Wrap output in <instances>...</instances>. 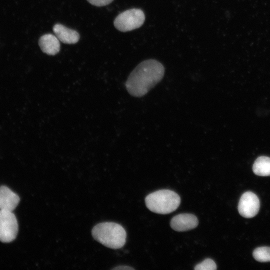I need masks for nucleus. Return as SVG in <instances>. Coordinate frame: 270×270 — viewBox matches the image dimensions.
<instances>
[{
	"label": "nucleus",
	"mask_w": 270,
	"mask_h": 270,
	"mask_svg": "<svg viewBox=\"0 0 270 270\" xmlns=\"http://www.w3.org/2000/svg\"><path fill=\"white\" fill-rule=\"evenodd\" d=\"M164 74V68L158 61L154 59L144 60L130 74L126 88L131 96L142 97L162 80Z\"/></svg>",
	"instance_id": "f257e3e1"
},
{
	"label": "nucleus",
	"mask_w": 270,
	"mask_h": 270,
	"mask_svg": "<svg viewBox=\"0 0 270 270\" xmlns=\"http://www.w3.org/2000/svg\"><path fill=\"white\" fill-rule=\"evenodd\" d=\"M94 238L106 247L118 249L122 248L126 242V234L120 224L113 222H104L92 228Z\"/></svg>",
	"instance_id": "f03ea898"
},
{
	"label": "nucleus",
	"mask_w": 270,
	"mask_h": 270,
	"mask_svg": "<svg viewBox=\"0 0 270 270\" xmlns=\"http://www.w3.org/2000/svg\"><path fill=\"white\" fill-rule=\"evenodd\" d=\"M146 207L152 212L159 214H168L174 211L180 203L179 195L172 190H156L145 198Z\"/></svg>",
	"instance_id": "7ed1b4c3"
},
{
	"label": "nucleus",
	"mask_w": 270,
	"mask_h": 270,
	"mask_svg": "<svg viewBox=\"0 0 270 270\" xmlns=\"http://www.w3.org/2000/svg\"><path fill=\"white\" fill-rule=\"evenodd\" d=\"M145 20L143 11L139 8H131L120 14L114 19V24L118 30L126 32L141 26Z\"/></svg>",
	"instance_id": "20e7f679"
},
{
	"label": "nucleus",
	"mask_w": 270,
	"mask_h": 270,
	"mask_svg": "<svg viewBox=\"0 0 270 270\" xmlns=\"http://www.w3.org/2000/svg\"><path fill=\"white\" fill-rule=\"evenodd\" d=\"M18 223L12 211L0 210V241L10 242L16 237Z\"/></svg>",
	"instance_id": "39448f33"
},
{
	"label": "nucleus",
	"mask_w": 270,
	"mask_h": 270,
	"mask_svg": "<svg viewBox=\"0 0 270 270\" xmlns=\"http://www.w3.org/2000/svg\"><path fill=\"white\" fill-rule=\"evenodd\" d=\"M260 206V200L257 196L251 192H246L240 198L238 210L243 217L251 218L258 214Z\"/></svg>",
	"instance_id": "423d86ee"
},
{
	"label": "nucleus",
	"mask_w": 270,
	"mask_h": 270,
	"mask_svg": "<svg viewBox=\"0 0 270 270\" xmlns=\"http://www.w3.org/2000/svg\"><path fill=\"white\" fill-rule=\"evenodd\" d=\"M198 224L197 217L192 214H180L173 217L170 222L171 228L177 232H184L196 228Z\"/></svg>",
	"instance_id": "0eeeda50"
},
{
	"label": "nucleus",
	"mask_w": 270,
	"mask_h": 270,
	"mask_svg": "<svg viewBox=\"0 0 270 270\" xmlns=\"http://www.w3.org/2000/svg\"><path fill=\"white\" fill-rule=\"evenodd\" d=\"M20 201L19 196L6 186H0V210L12 211Z\"/></svg>",
	"instance_id": "6e6552de"
},
{
	"label": "nucleus",
	"mask_w": 270,
	"mask_h": 270,
	"mask_svg": "<svg viewBox=\"0 0 270 270\" xmlns=\"http://www.w3.org/2000/svg\"><path fill=\"white\" fill-rule=\"evenodd\" d=\"M53 32L59 40L64 44H74L80 39V34L76 31L60 24L54 26Z\"/></svg>",
	"instance_id": "1a4fd4ad"
},
{
	"label": "nucleus",
	"mask_w": 270,
	"mask_h": 270,
	"mask_svg": "<svg viewBox=\"0 0 270 270\" xmlns=\"http://www.w3.org/2000/svg\"><path fill=\"white\" fill-rule=\"evenodd\" d=\"M41 50L47 54L55 55L60 50V40L56 36L51 34L42 36L38 41Z\"/></svg>",
	"instance_id": "9d476101"
},
{
	"label": "nucleus",
	"mask_w": 270,
	"mask_h": 270,
	"mask_svg": "<svg viewBox=\"0 0 270 270\" xmlns=\"http://www.w3.org/2000/svg\"><path fill=\"white\" fill-rule=\"evenodd\" d=\"M254 172L260 176H270V158L265 156L258 157L252 166Z\"/></svg>",
	"instance_id": "9b49d317"
},
{
	"label": "nucleus",
	"mask_w": 270,
	"mask_h": 270,
	"mask_svg": "<svg viewBox=\"0 0 270 270\" xmlns=\"http://www.w3.org/2000/svg\"><path fill=\"white\" fill-rule=\"evenodd\" d=\"M253 256L260 262H270V247L262 246L256 248L253 252Z\"/></svg>",
	"instance_id": "f8f14e48"
},
{
	"label": "nucleus",
	"mask_w": 270,
	"mask_h": 270,
	"mask_svg": "<svg viewBox=\"0 0 270 270\" xmlns=\"http://www.w3.org/2000/svg\"><path fill=\"white\" fill-rule=\"evenodd\" d=\"M194 269L195 270H216V265L212 259L208 258L196 264Z\"/></svg>",
	"instance_id": "ddd939ff"
},
{
	"label": "nucleus",
	"mask_w": 270,
	"mask_h": 270,
	"mask_svg": "<svg viewBox=\"0 0 270 270\" xmlns=\"http://www.w3.org/2000/svg\"><path fill=\"white\" fill-rule=\"evenodd\" d=\"M92 5L102 6L108 5L112 2L113 0H87Z\"/></svg>",
	"instance_id": "4468645a"
},
{
	"label": "nucleus",
	"mask_w": 270,
	"mask_h": 270,
	"mask_svg": "<svg viewBox=\"0 0 270 270\" xmlns=\"http://www.w3.org/2000/svg\"><path fill=\"white\" fill-rule=\"evenodd\" d=\"M112 270H134V268L128 266H120L113 268Z\"/></svg>",
	"instance_id": "2eb2a0df"
}]
</instances>
